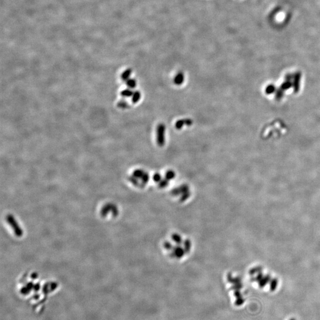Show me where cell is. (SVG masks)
<instances>
[{"label":"cell","mask_w":320,"mask_h":320,"mask_svg":"<svg viewBox=\"0 0 320 320\" xmlns=\"http://www.w3.org/2000/svg\"><path fill=\"white\" fill-rule=\"evenodd\" d=\"M163 255L169 260L181 262L186 260L193 251V244L189 237L178 232L168 234L161 245Z\"/></svg>","instance_id":"cell-1"},{"label":"cell","mask_w":320,"mask_h":320,"mask_svg":"<svg viewBox=\"0 0 320 320\" xmlns=\"http://www.w3.org/2000/svg\"><path fill=\"white\" fill-rule=\"evenodd\" d=\"M193 195V190L187 183L179 184L170 190L169 192V196L172 201L180 205L188 203L192 199Z\"/></svg>","instance_id":"cell-2"},{"label":"cell","mask_w":320,"mask_h":320,"mask_svg":"<svg viewBox=\"0 0 320 320\" xmlns=\"http://www.w3.org/2000/svg\"><path fill=\"white\" fill-rule=\"evenodd\" d=\"M176 177L175 172L172 170L166 171L164 176L159 172L155 173L153 177V180L155 186L157 189L164 190L169 187L172 181Z\"/></svg>","instance_id":"cell-3"},{"label":"cell","mask_w":320,"mask_h":320,"mask_svg":"<svg viewBox=\"0 0 320 320\" xmlns=\"http://www.w3.org/2000/svg\"><path fill=\"white\" fill-rule=\"evenodd\" d=\"M150 176L148 172L138 169L133 172L130 177V182L139 189H143L148 186Z\"/></svg>","instance_id":"cell-4"},{"label":"cell","mask_w":320,"mask_h":320,"mask_svg":"<svg viewBox=\"0 0 320 320\" xmlns=\"http://www.w3.org/2000/svg\"><path fill=\"white\" fill-rule=\"evenodd\" d=\"M166 126L162 124H158L157 128V142L158 145L162 147L165 143Z\"/></svg>","instance_id":"cell-5"},{"label":"cell","mask_w":320,"mask_h":320,"mask_svg":"<svg viewBox=\"0 0 320 320\" xmlns=\"http://www.w3.org/2000/svg\"><path fill=\"white\" fill-rule=\"evenodd\" d=\"M192 124H193V121L190 119H186L179 120H178L177 122H176V128L177 129H181L183 128L184 125L191 126Z\"/></svg>","instance_id":"cell-6"},{"label":"cell","mask_w":320,"mask_h":320,"mask_svg":"<svg viewBox=\"0 0 320 320\" xmlns=\"http://www.w3.org/2000/svg\"><path fill=\"white\" fill-rule=\"evenodd\" d=\"M184 80V76L182 72H178L174 78V83L175 84L179 85L183 83Z\"/></svg>","instance_id":"cell-7"},{"label":"cell","mask_w":320,"mask_h":320,"mask_svg":"<svg viewBox=\"0 0 320 320\" xmlns=\"http://www.w3.org/2000/svg\"><path fill=\"white\" fill-rule=\"evenodd\" d=\"M141 93L139 91H135L132 95V101L134 103H136L140 100Z\"/></svg>","instance_id":"cell-8"},{"label":"cell","mask_w":320,"mask_h":320,"mask_svg":"<svg viewBox=\"0 0 320 320\" xmlns=\"http://www.w3.org/2000/svg\"><path fill=\"white\" fill-rule=\"evenodd\" d=\"M127 85L130 89H133L136 87V81L133 79H129L127 80Z\"/></svg>","instance_id":"cell-9"},{"label":"cell","mask_w":320,"mask_h":320,"mask_svg":"<svg viewBox=\"0 0 320 320\" xmlns=\"http://www.w3.org/2000/svg\"><path fill=\"white\" fill-rule=\"evenodd\" d=\"M133 93V91H132L130 90L127 89V90H125L123 91V92L122 93V95L123 96H124V97H128L132 96Z\"/></svg>","instance_id":"cell-10"},{"label":"cell","mask_w":320,"mask_h":320,"mask_svg":"<svg viewBox=\"0 0 320 320\" xmlns=\"http://www.w3.org/2000/svg\"><path fill=\"white\" fill-rule=\"evenodd\" d=\"M130 73H131V71L130 70H127V71H125L122 75V78L124 80H129V78L130 77Z\"/></svg>","instance_id":"cell-11"}]
</instances>
